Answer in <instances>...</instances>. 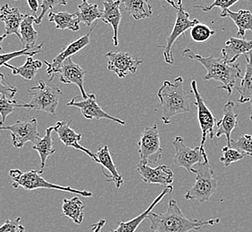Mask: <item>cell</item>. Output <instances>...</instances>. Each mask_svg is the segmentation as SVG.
Segmentation results:
<instances>
[{"label":"cell","instance_id":"40","mask_svg":"<svg viewBox=\"0 0 252 232\" xmlns=\"http://www.w3.org/2000/svg\"><path fill=\"white\" fill-rule=\"evenodd\" d=\"M18 92V88L11 85L5 79V75L0 73V95L7 97L10 99H14L15 95Z\"/></svg>","mask_w":252,"mask_h":232},{"label":"cell","instance_id":"33","mask_svg":"<svg viewBox=\"0 0 252 232\" xmlns=\"http://www.w3.org/2000/svg\"><path fill=\"white\" fill-rule=\"evenodd\" d=\"M44 42L39 45L36 49H23L22 50H18V51H15V52H11V53H5L0 55V67L1 66H5L6 63H9V61L15 59L16 58H20V57H30V58H33L34 56L38 55L42 51V48H43Z\"/></svg>","mask_w":252,"mask_h":232},{"label":"cell","instance_id":"3","mask_svg":"<svg viewBox=\"0 0 252 232\" xmlns=\"http://www.w3.org/2000/svg\"><path fill=\"white\" fill-rule=\"evenodd\" d=\"M184 84V78L179 76L174 82L165 81L158 91L162 107V121L166 125L170 124L173 117L190 111L189 95Z\"/></svg>","mask_w":252,"mask_h":232},{"label":"cell","instance_id":"23","mask_svg":"<svg viewBox=\"0 0 252 232\" xmlns=\"http://www.w3.org/2000/svg\"><path fill=\"white\" fill-rule=\"evenodd\" d=\"M95 155L98 160V164L101 165L102 173H104L105 171L108 172V174L106 176L109 179H107V181L114 182L116 184L117 189H120L125 181L123 179V176L117 171V166L113 161L108 146L105 145L103 147H100L99 149L97 150V153Z\"/></svg>","mask_w":252,"mask_h":232},{"label":"cell","instance_id":"38","mask_svg":"<svg viewBox=\"0 0 252 232\" xmlns=\"http://www.w3.org/2000/svg\"><path fill=\"white\" fill-rule=\"evenodd\" d=\"M39 5L41 8V13L38 17H36V20H35V24L38 25L42 23L44 16L49 11L55 8V6H57V5H66L67 2L64 0H42L39 3Z\"/></svg>","mask_w":252,"mask_h":232},{"label":"cell","instance_id":"22","mask_svg":"<svg viewBox=\"0 0 252 232\" xmlns=\"http://www.w3.org/2000/svg\"><path fill=\"white\" fill-rule=\"evenodd\" d=\"M173 190H174L173 186L166 187L162 191V193L160 194L159 196H158V198L152 202L151 205L147 208L143 213H141L140 215H138L137 217L133 218V219H131L130 221H128V222H124V221L120 222V223H118V227L116 230L110 231V232H135L137 231V229L142 223V222L148 218L149 214L156 207V205L158 204L162 201V199H164L167 194L172 193Z\"/></svg>","mask_w":252,"mask_h":232},{"label":"cell","instance_id":"8","mask_svg":"<svg viewBox=\"0 0 252 232\" xmlns=\"http://www.w3.org/2000/svg\"><path fill=\"white\" fill-rule=\"evenodd\" d=\"M190 87H191V92L193 93L194 97H195V106H196V109H197V118H198L199 127H200L201 132H202L199 148L201 150V152L205 154L207 152L204 148V145H205L208 137H209V139H211V140H213L214 137H215L214 127L217 124V119L214 116L212 112L209 110V107L206 105L203 98L201 97V95H200L199 91V88H198L197 82L193 80L190 83Z\"/></svg>","mask_w":252,"mask_h":232},{"label":"cell","instance_id":"24","mask_svg":"<svg viewBox=\"0 0 252 232\" xmlns=\"http://www.w3.org/2000/svg\"><path fill=\"white\" fill-rule=\"evenodd\" d=\"M220 16L222 18L229 17L233 20V23L237 26V38L244 39L247 30L252 32V13L250 10H240L233 12L230 9L221 12Z\"/></svg>","mask_w":252,"mask_h":232},{"label":"cell","instance_id":"11","mask_svg":"<svg viewBox=\"0 0 252 232\" xmlns=\"http://www.w3.org/2000/svg\"><path fill=\"white\" fill-rule=\"evenodd\" d=\"M175 149L174 163L176 167H182L187 170L189 173L192 172L194 165L209 160L207 153L203 154L199 146L190 148L185 144L184 138L176 136L172 142Z\"/></svg>","mask_w":252,"mask_h":232},{"label":"cell","instance_id":"30","mask_svg":"<svg viewBox=\"0 0 252 232\" xmlns=\"http://www.w3.org/2000/svg\"><path fill=\"white\" fill-rule=\"evenodd\" d=\"M122 3L125 5L126 13L136 21L150 18L153 14L152 6L144 0H126Z\"/></svg>","mask_w":252,"mask_h":232},{"label":"cell","instance_id":"36","mask_svg":"<svg viewBox=\"0 0 252 232\" xmlns=\"http://www.w3.org/2000/svg\"><path fill=\"white\" fill-rule=\"evenodd\" d=\"M222 152H223V155L219 160L221 163H223L225 167H228L236 162L243 160L245 157V155L242 154L240 151L229 146L223 147Z\"/></svg>","mask_w":252,"mask_h":232},{"label":"cell","instance_id":"37","mask_svg":"<svg viewBox=\"0 0 252 232\" xmlns=\"http://www.w3.org/2000/svg\"><path fill=\"white\" fill-rule=\"evenodd\" d=\"M231 147L240 151L244 155L252 156V136L249 134L241 136L237 141H232Z\"/></svg>","mask_w":252,"mask_h":232},{"label":"cell","instance_id":"2","mask_svg":"<svg viewBox=\"0 0 252 232\" xmlns=\"http://www.w3.org/2000/svg\"><path fill=\"white\" fill-rule=\"evenodd\" d=\"M185 58L195 60L201 63L207 70V74L204 76V81H216L221 83L219 88L223 89L228 95L233 94L235 83L239 78H242V69L240 63H229L222 58H215L210 56L208 58L194 53L191 49H185L183 51Z\"/></svg>","mask_w":252,"mask_h":232},{"label":"cell","instance_id":"31","mask_svg":"<svg viewBox=\"0 0 252 232\" xmlns=\"http://www.w3.org/2000/svg\"><path fill=\"white\" fill-rule=\"evenodd\" d=\"M102 13L103 11L99 9L97 4H91L87 0H83L78 5L76 15L80 23H83V25L91 27L96 20L101 19Z\"/></svg>","mask_w":252,"mask_h":232},{"label":"cell","instance_id":"35","mask_svg":"<svg viewBox=\"0 0 252 232\" xmlns=\"http://www.w3.org/2000/svg\"><path fill=\"white\" fill-rule=\"evenodd\" d=\"M15 108H22V104H20L19 102L16 101L15 99H10L3 96L0 97V125L5 124L7 116L13 114Z\"/></svg>","mask_w":252,"mask_h":232},{"label":"cell","instance_id":"7","mask_svg":"<svg viewBox=\"0 0 252 232\" xmlns=\"http://www.w3.org/2000/svg\"><path fill=\"white\" fill-rule=\"evenodd\" d=\"M167 3L177 11V17L175 20L173 30L169 34V36L167 37L165 45L158 46V48L164 49V58H165V63H168V64H174L175 58H174V55L172 52L173 45L175 44L176 39H178L180 36L184 35L188 29H191L195 25L199 24V21L198 19H189V13L185 11L182 1H178L177 3H175L171 0H167Z\"/></svg>","mask_w":252,"mask_h":232},{"label":"cell","instance_id":"9","mask_svg":"<svg viewBox=\"0 0 252 232\" xmlns=\"http://www.w3.org/2000/svg\"><path fill=\"white\" fill-rule=\"evenodd\" d=\"M139 154L141 161L144 164H155L159 161L163 148L160 142L159 131L158 125L145 128L139 141Z\"/></svg>","mask_w":252,"mask_h":232},{"label":"cell","instance_id":"18","mask_svg":"<svg viewBox=\"0 0 252 232\" xmlns=\"http://www.w3.org/2000/svg\"><path fill=\"white\" fill-rule=\"evenodd\" d=\"M28 14H23L18 7L4 4L0 6V21L5 25V34H15L20 39V27Z\"/></svg>","mask_w":252,"mask_h":232},{"label":"cell","instance_id":"12","mask_svg":"<svg viewBox=\"0 0 252 232\" xmlns=\"http://www.w3.org/2000/svg\"><path fill=\"white\" fill-rule=\"evenodd\" d=\"M67 107L79 108L83 116L89 120L92 119H106L109 121H115L121 125H126V122L119 118L112 116L107 112L104 111L97 103V97L95 94H88V98L84 99L83 97H73L71 101L67 103Z\"/></svg>","mask_w":252,"mask_h":232},{"label":"cell","instance_id":"13","mask_svg":"<svg viewBox=\"0 0 252 232\" xmlns=\"http://www.w3.org/2000/svg\"><path fill=\"white\" fill-rule=\"evenodd\" d=\"M107 58V70L116 73L120 79L126 77L129 74H134L137 69L142 63L140 58L132 57L127 52H108L106 55Z\"/></svg>","mask_w":252,"mask_h":232},{"label":"cell","instance_id":"27","mask_svg":"<svg viewBox=\"0 0 252 232\" xmlns=\"http://www.w3.org/2000/svg\"><path fill=\"white\" fill-rule=\"evenodd\" d=\"M52 131H54V126H51L46 130L45 136L40 138L32 148L36 150L39 153L40 157V172L43 174L44 168L46 166L47 160L50 155H54L56 153V150L54 149V141L52 139Z\"/></svg>","mask_w":252,"mask_h":232},{"label":"cell","instance_id":"42","mask_svg":"<svg viewBox=\"0 0 252 232\" xmlns=\"http://www.w3.org/2000/svg\"><path fill=\"white\" fill-rule=\"evenodd\" d=\"M106 222L107 221L105 219H101L97 223L93 224L92 232H101L102 229L106 225Z\"/></svg>","mask_w":252,"mask_h":232},{"label":"cell","instance_id":"6","mask_svg":"<svg viewBox=\"0 0 252 232\" xmlns=\"http://www.w3.org/2000/svg\"><path fill=\"white\" fill-rule=\"evenodd\" d=\"M27 91L32 97L28 104H22V108L56 115L60 97L62 96V91L59 87L48 86L43 81H39L38 86L28 88Z\"/></svg>","mask_w":252,"mask_h":232},{"label":"cell","instance_id":"45","mask_svg":"<svg viewBox=\"0 0 252 232\" xmlns=\"http://www.w3.org/2000/svg\"><path fill=\"white\" fill-rule=\"evenodd\" d=\"M250 119H251V120L252 121V116H250Z\"/></svg>","mask_w":252,"mask_h":232},{"label":"cell","instance_id":"1","mask_svg":"<svg viewBox=\"0 0 252 232\" xmlns=\"http://www.w3.org/2000/svg\"><path fill=\"white\" fill-rule=\"evenodd\" d=\"M147 219L151 222V232H190L220 223L219 218L211 220H192L186 217L175 199L170 200L168 208L165 213L151 212Z\"/></svg>","mask_w":252,"mask_h":232},{"label":"cell","instance_id":"19","mask_svg":"<svg viewBox=\"0 0 252 232\" xmlns=\"http://www.w3.org/2000/svg\"><path fill=\"white\" fill-rule=\"evenodd\" d=\"M234 103L233 101H228L223 108V117L220 121L217 122L218 131L215 134L217 138H220L221 136L224 135L226 137L227 145L231 147L232 145V139L231 135L233 130L238 125V115L234 112Z\"/></svg>","mask_w":252,"mask_h":232},{"label":"cell","instance_id":"28","mask_svg":"<svg viewBox=\"0 0 252 232\" xmlns=\"http://www.w3.org/2000/svg\"><path fill=\"white\" fill-rule=\"evenodd\" d=\"M49 20L50 23H54L56 25V29H70L73 31L80 30V22L76 13L71 14L68 12H50Z\"/></svg>","mask_w":252,"mask_h":232},{"label":"cell","instance_id":"26","mask_svg":"<svg viewBox=\"0 0 252 232\" xmlns=\"http://www.w3.org/2000/svg\"><path fill=\"white\" fill-rule=\"evenodd\" d=\"M244 57L247 62L245 73L244 76L242 77V83L240 86H235L234 87L240 94V98L238 101L241 104L250 102L252 97V51L244 55Z\"/></svg>","mask_w":252,"mask_h":232},{"label":"cell","instance_id":"41","mask_svg":"<svg viewBox=\"0 0 252 232\" xmlns=\"http://www.w3.org/2000/svg\"><path fill=\"white\" fill-rule=\"evenodd\" d=\"M21 218L15 220H5V223L0 226V232H25V227L21 224Z\"/></svg>","mask_w":252,"mask_h":232},{"label":"cell","instance_id":"32","mask_svg":"<svg viewBox=\"0 0 252 232\" xmlns=\"http://www.w3.org/2000/svg\"><path fill=\"white\" fill-rule=\"evenodd\" d=\"M42 65L43 63L41 61L34 60L33 58L28 57L26 58V62L23 66L15 67L12 64L6 63L5 67L10 69L14 75H18L27 81H32L35 78L39 69H41Z\"/></svg>","mask_w":252,"mask_h":232},{"label":"cell","instance_id":"17","mask_svg":"<svg viewBox=\"0 0 252 232\" xmlns=\"http://www.w3.org/2000/svg\"><path fill=\"white\" fill-rule=\"evenodd\" d=\"M71 122L69 121H59L57 122V124L54 126V131L59 136V140L63 142L64 145L70 147H73L74 149L82 151L85 153L86 155H89L93 159V162L98 164L96 155L93 153L90 149L84 147L80 144V141L82 140V134L76 133L71 128Z\"/></svg>","mask_w":252,"mask_h":232},{"label":"cell","instance_id":"14","mask_svg":"<svg viewBox=\"0 0 252 232\" xmlns=\"http://www.w3.org/2000/svg\"><path fill=\"white\" fill-rule=\"evenodd\" d=\"M136 170L145 183L158 184L166 188L172 186L174 182L175 174L166 165H159L156 168H152L150 165L140 162Z\"/></svg>","mask_w":252,"mask_h":232},{"label":"cell","instance_id":"25","mask_svg":"<svg viewBox=\"0 0 252 232\" xmlns=\"http://www.w3.org/2000/svg\"><path fill=\"white\" fill-rule=\"evenodd\" d=\"M36 16L28 15L20 27V40L24 49H36L39 45H36L39 37V32L34 29Z\"/></svg>","mask_w":252,"mask_h":232},{"label":"cell","instance_id":"16","mask_svg":"<svg viewBox=\"0 0 252 232\" xmlns=\"http://www.w3.org/2000/svg\"><path fill=\"white\" fill-rule=\"evenodd\" d=\"M85 71L79 64L74 63L71 58L63 61L55 75H59V80L63 84H74L76 85L82 93L83 98H88V94L84 89V76Z\"/></svg>","mask_w":252,"mask_h":232},{"label":"cell","instance_id":"34","mask_svg":"<svg viewBox=\"0 0 252 232\" xmlns=\"http://www.w3.org/2000/svg\"><path fill=\"white\" fill-rule=\"evenodd\" d=\"M215 33L216 31L210 29L208 25L199 23L191 28L190 37L197 43H204L209 40Z\"/></svg>","mask_w":252,"mask_h":232},{"label":"cell","instance_id":"5","mask_svg":"<svg viewBox=\"0 0 252 232\" xmlns=\"http://www.w3.org/2000/svg\"><path fill=\"white\" fill-rule=\"evenodd\" d=\"M191 173L196 174V179L193 186L185 194V199L198 201L199 203L208 202L216 193L219 186L218 179L214 177L213 170L209 165V160H204L194 165Z\"/></svg>","mask_w":252,"mask_h":232},{"label":"cell","instance_id":"21","mask_svg":"<svg viewBox=\"0 0 252 232\" xmlns=\"http://www.w3.org/2000/svg\"><path fill=\"white\" fill-rule=\"evenodd\" d=\"M252 51V40L231 37L222 49V58L229 63H236L241 56Z\"/></svg>","mask_w":252,"mask_h":232},{"label":"cell","instance_id":"43","mask_svg":"<svg viewBox=\"0 0 252 232\" xmlns=\"http://www.w3.org/2000/svg\"><path fill=\"white\" fill-rule=\"evenodd\" d=\"M27 4H28L30 8L33 12L34 14L37 13V11H38L39 7V3L38 1H36V0H28Z\"/></svg>","mask_w":252,"mask_h":232},{"label":"cell","instance_id":"10","mask_svg":"<svg viewBox=\"0 0 252 232\" xmlns=\"http://www.w3.org/2000/svg\"><path fill=\"white\" fill-rule=\"evenodd\" d=\"M0 131L11 132L12 143L16 148L24 147L27 142H32L35 145L40 140L38 121L35 117L28 121L18 120L13 125H0Z\"/></svg>","mask_w":252,"mask_h":232},{"label":"cell","instance_id":"39","mask_svg":"<svg viewBox=\"0 0 252 232\" xmlns=\"http://www.w3.org/2000/svg\"><path fill=\"white\" fill-rule=\"evenodd\" d=\"M236 3H238V0H215L211 5H195L194 7L202 10L203 12H210L216 7H219L220 9H222V11H224V10L230 9V7H232Z\"/></svg>","mask_w":252,"mask_h":232},{"label":"cell","instance_id":"20","mask_svg":"<svg viewBox=\"0 0 252 232\" xmlns=\"http://www.w3.org/2000/svg\"><path fill=\"white\" fill-rule=\"evenodd\" d=\"M122 1H104L103 2V13L101 20L103 23L111 25L114 36H113V43L115 47L118 46V30L119 25L121 23L122 13L120 5Z\"/></svg>","mask_w":252,"mask_h":232},{"label":"cell","instance_id":"29","mask_svg":"<svg viewBox=\"0 0 252 232\" xmlns=\"http://www.w3.org/2000/svg\"><path fill=\"white\" fill-rule=\"evenodd\" d=\"M63 216L69 218L73 223L81 225L84 219L85 205L77 197L71 199H63L62 205Z\"/></svg>","mask_w":252,"mask_h":232},{"label":"cell","instance_id":"15","mask_svg":"<svg viewBox=\"0 0 252 232\" xmlns=\"http://www.w3.org/2000/svg\"><path fill=\"white\" fill-rule=\"evenodd\" d=\"M96 25H94L93 28H91V30L89 33L81 37L80 39H76L73 41L72 43L69 44L66 47H64L61 50V52L54 58L52 63H49L48 61H44L43 63L47 64V73L49 75V82L53 81L54 76L56 74V72L59 70V68L61 66V64L63 63L64 60L67 58H71L73 55L80 52L81 50L85 49L88 45L90 44V34L92 33V30Z\"/></svg>","mask_w":252,"mask_h":232},{"label":"cell","instance_id":"4","mask_svg":"<svg viewBox=\"0 0 252 232\" xmlns=\"http://www.w3.org/2000/svg\"><path fill=\"white\" fill-rule=\"evenodd\" d=\"M42 173L37 170H32L29 172H22L19 169L9 171V176L13 179V187L15 189L23 188L26 190H36L39 189H54L63 192L77 194L83 198H92L93 192L87 190H78L69 186H61L57 184L50 183L48 180L41 177Z\"/></svg>","mask_w":252,"mask_h":232},{"label":"cell","instance_id":"44","mask_svg":"<svg viewBox=\"0 0 252 232\" xmlns=\"http://www.w3.org/2000/svg\"><path fill=\"white\" fill-rule=\"evenodd\" d=\"M6 37H7V36H6L5 34L2 35V36H0V51H2V50H3V48H2V46H1V43L4 41V39H5Z\"/></svg>","mask_w":252,"mask_h":232}]
</instances>
